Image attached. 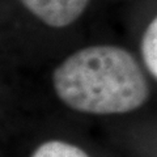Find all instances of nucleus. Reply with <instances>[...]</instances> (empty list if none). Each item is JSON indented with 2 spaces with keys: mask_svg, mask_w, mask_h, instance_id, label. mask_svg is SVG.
<instances>
[{
  "mask_svg": "<svg viewBox=\"0 0 157 157\" xmlns=\"http://www.w3.org/2000/svg\"><path fill=\"white\" fill-rule=\"evenodd\" d=\"M59 98L92 114H121L137 109L148 97L139 64L115 46H92L73 54L54 73Z\"/></svg>",
  "mask_w": 157,
  "mask_h": 157,
  "instance_id": "f257e3e1",
  "label": "nucleus"
},
{
  "mask_svg": "<svg viewBox=\"0 0 157 157\" xmlns=\"http://www.w3.org/2000/svg\"><path fill=\"white\" fill-rule=\"evenodd\" d=\"M141 52L148 70L157 77V17L149 24L144 33Z\"/></svg>",
  "mask_w": 157,
  "mask_h": 157,
  "instance_id": "7ed1b4c3",
  "label": "nucleus"
},
{
  "mask_svg": "<svg viewBox=\"0 0 157 157\" xmlns=\"http://www.w3.org/2000/svg\"><path fill=\"white\" fill-rule=\"evenodd\" d=\"M33 157H88L84 151L63 141H48L34 152Z\"/></svg>",
  "mask_w": 157,
  "mask_h": 157,
  "instance_id": "20e7f679",
  "label": "nucleus"
},
{
  "mask_svg": "<svg viewBox=\"0 0 157 157\" xmlns=\"http://www.w3.org/2000/svg\"><path fill=\"white\" fill-rule=\"evenodd\" d=\"M33 14L54 28L72 24L84 12L89 0H21Z\"/></svg>",
  "mask_w": 157,
  "mask_h": 157,
  "instance_id": "f03ea898",
  "label": "nucleus"
}]
</instances>
